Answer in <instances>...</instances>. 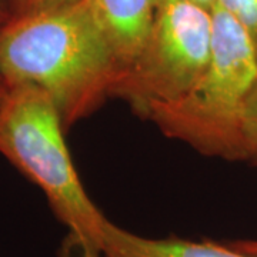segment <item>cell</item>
<instances>
[{
    "label": "cell",
    "mask_w": 257,
    "mask_h": 257,
    "mask_svg": "<svg viewBox=\"0 0 257 257\" xmlns=\"http://www.w3.org/2000/svg\"><path fill=\"white\" fill-rule=\"evenodd\" d=\"M0 74L43 92L64 130L113 97L121 67L87 0L10 20L0 30Z\"/></svg>",
    "instance_id": "cell-1"
},
{
    "label": "cell",
    "mask_w": 257,
    "mask_h": 257,
    "mask_svg": "<svg viewBox=\"0 0 257 257\" xmlns=\"http://www.w3.org/2000/svg\"><path fill=\"white\" fill-rule=\"evenodd\" d=\"M211 13V55L202 76L182 97L145 117L207 156L246 160L244 116L257 86V47L227 10L216 5Z\"/></svg>",
    "instance_id": "cell-2"
},
{
    "label": "cell",
    "mask_w": 257,
    "mask_h": 257,
    "mask_svg": "<svg viewBox=\"0 0 257 257\" xmlns=\"http://www.w3.org/2000/svg\"><path fill=\"white\" fill-rule=\"evenodd\" d=\"M55 104L29 86H12L0 109V153L46 194L59 220L69 229L74 257H101L104 217L83 187L64 140Z\"/></svg>",
    "instance_id": "cell-3"
},
{
    "label": "cell",
    "mask_w": 257,
    "mask_h": 257,
    "mask_svg": "<svg viewBox=\"0 0 257 257\" xmlns=\"http://www.w3.org/2000/svg\"><path fill=\"white\" fill-rule=\"evenodd\" d=\"M211 45V9L189 0H159L152 29L113 97L127 100L142 116L177 100L204 72Z\"/></svg>",
    "instance_id": "cell-4"
},
{
    "label": "cell",
    "mask_w": 257,
    "mask_h": 257,
    "mask_svg": "<svg viewBox=\"0 0 257 257\" xmlns=\"http://www.w3.org/2000/svg\"><path fill=\"white\" fill-rule=\"evenodd\" d=\"M87 2L110 40L123 74L146 40L155 20L159 0Z\"/></svg>",
    "instance_id": "cell-5"
},
{
    "label": "cell",
    "mask_w": 257,
    "mask_h": 257,
    "mask_svg": "<svg viewBox=\"0 0 257 257\" xmlns=\"http://www.w3.org/2000/svg\"><path fill=\"white\" fill-rule=\"evenodd\" d=\"M103 254L104 257H257L211 240L147 239L120 229L111 221L106 231Z\"/></svg>",
    "instance_id": "cell-6"
},
{
    "label": "cell",
    "mask_w": 257,
    "mask_h": 257,
    "mask_svg": "<svg viewBox=\"0 0 257 257\" xmlns=\"http://www.w3.org/2000/svg\"><path fill=\"white\" fill-rule=\"evenodd\" d=\"M217 5L239 20L257 47V0H219Z\"/></svg>",
    "instance_id": "cell-7"
},
{
    "label": "cell",
    "mask_w": 257,
    "mask_h": 257,
    "mask_svg": "<svg viewBox=\"0 0 257 257\" xmlns=\"http://www.w3.org/2000/svg\"><path fill=\"white\" fill-rule=\"evenodd\" d=\"M244 153L246 160L257 165V86L248 100L244 116Z\"/></svg>",
    "instance_id": "cell-8"
},
{
    "label": "cell",
    "mask_w": 257,
    "mask_h": 257,
    "mask_svg": "<svg viewBox=\"0 0 257 257\" xmlns=\"http://www.w3.org/2000/svg\"><path fill=\"white\" fill-rule=\"evenodd\" d=\"M72 2L74 0H12V8H13L15 18H19V16H25L30 13L55 9Z\"/></svg>",
    "instance_id": "cell-9"
},
{
    "label": "cell",
    "mask_w": 257,
    "mask_h": 257,
    "mask_svg": "<svg viewBox=\"0 0 257 257\" xmlns=\"http://www.w3.org/2000/svg\"><path fill=\"white\" fill-rule=\"evenodd\" d=\"M15 19L12 0H0V30Z\"/></svg>",
    "instance_id": "cell-10"
},
{
    "label": "cell",
    "mask_w": 257,
    "mask_h": 257,
    "mask_svg": "<svg viewBox=\"0 0 257 257\" xmlns=\"http://www.w3.org/2000/svg\"><path fill=\"white\" fill-rule=\"evenodd\" d=\"M227 244L243 251V253L257 256V240H236V241H230Z\"/></svg>",
    "instance_id": "cell-11"
},
{
    "label": "cell",
    "mask_w": 257,
    "mask_h": 257,
    "mask_svg": "<svg viewBox=\"0 0 257 257\" xmlns=\"http://www.w3.org/2000/svg\"><path fill=\"white\" fill-rule=\"evenodd\" d=\"M9 84L6 83V80L3 79V76L0 74V109H2V106H3V103L6 100V97H8V93H9Z\"/></svg>",
    "instance_id": "cell-12"
},
{
    "label": "cell",
    "mask_w": 257,
    "mask_h": 257,
    "mask_svg": "<svg viewBox=\"0 0 257 257\" xmlns=\"http://www.w3.org/2000/svg\"><path fill=\"white\" fill-rule=\"evenodd\" d=\"M189 2L197 3V5H200L203 8H207V9H213L217 5L219 0H189Z\"/></svg>",
    "instance_id": "cell-13"
}]
</instances>
